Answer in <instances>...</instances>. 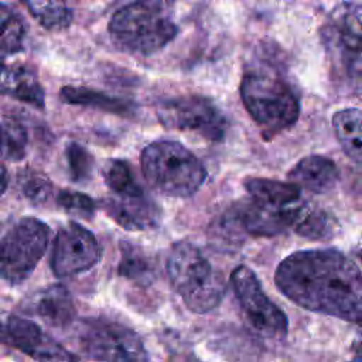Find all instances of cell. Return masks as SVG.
I'll return each instance as SVG.
<instances>
[{
    "label": "cell",
    "mask_w": 362,
    "mask_h": 362,
    "mask_svg": "<svg viewBox=\"0 0 362 362\" xmlns=\"http://www.w3.org/2000/svg\"><path fill=\"white\" fill-rule=\"evenodd\" d=\"M27 141V130L20 122L14 119H6L0 123V154L4 160H23L25 156Z\"/></svg>",
    "instance_id": "d4e9b609"
},
{
    "label": "cell",
    "mask_w": 362,
    "mask_h": 362,
    "mask_svg": "<svg viewBox=\"0 0 362 362\" xmlns=\"http://www.w3.org/2000/svg\"><path fill=\"white\" fill-rule=\"evenodd\" d=\"M66 160L69 175L74 182H83L89 180L93 170V157L92 154L81 144L72 141L66 146Z\"/></svg>",
    "instance_id": "4316f807"
},
{
    "label": "cell",
    "mask_w": 362,
    "mask_h": 362,
    "mask_svg": "<svg viewBox=\"0 0 362 362\" xmlns=\"http://www.w3.org/2000/svg\"><path fill=\"white\" fill-rule=\"evenodd\" d=\"M240 98L267 140L290 129L300 116L298 98L290 85L274 74H245L240 82Z\"/></svg>",
    "instance_id": "8992f818"
},
{
    "label": "cell",
    "mask_w": 362,
    "mask_h": 362,
    "mask_svg": "<svg viewBox=\"0 0 362 362\" xmlns=\"http://www.w3.org/2000/svg\"><path fill=\"white\" fill-rule=\"evenodd\" d=\"M337 229L335 219L324 209L303 202L293 230L308 239H329Z\"/></svg>",
    "instance_id": "603a6c76"
},
{
    "label": "cell",
    "mask_w": 362,
    "mask_h": 362,
    "mask_svg": "<svg viewBox=\"0 0 362 362\" xmlns=\"http://www.w3.org/2000/svg\"><path fill=\"white\" fill-rule=\"evenodd\" d=\"M332 127L345 154L362 164V112L355 107L338 110L332 116Z\"/></svg>",
    "instance_id": "ffe728a7"
},
{
    "label": "cell",
    "mask_w": 362,
    "mask_h": 362,
    "mask_svg": "<svg viewBox=\"0 0 362 362\" xmlns=\"http://www.w3.org/2000/svg\"><path fill=\"white\" fill-rule=\"evenodd\" d=\"M322 44L334 78L346 89L362 90V6L339 3L327 17Z\"/></svg>",
    "instance_id": "5b68a950"
},
{
    "label": "cell",
    "mask_w": 362,
    "mask_h": 362,
    "mask_svg": "<svg viewBox=\"0 0 362 362\" xmlns=\"http://www.w3.org/2000/svg\"><path fill=\"white\" fill-rule=\"evenodd\" d=\"M59 98L68 105L96 107L120 116H130L134 110V105L126 99L110 96L105 92H99L85 86H64L59 90Z\"/></svg>",
    "instance_id": "ac0fdd59"
},
{
    "label": "cell",
    "mask_w": 362,
    "mask_h": 362,
    "mask_svg": "<svg viewBox=\"0 0 362 362\" xmlns=\"http://www.w3.org/2000/svg\"><path fill=\"white\" fill-rule=\"evenodd\" d=\"M245 188L250 199L273 206L284 208L301 201V188L291 182L250 177L245 181Z\"/></svg>",
    "instance_id": "d6986e66"
},
{
    "label": "cell",
    "mask_w": 362,
    "mask_h": 362,
    "mask_svg": "<svg viewBox=\"0 0 362 362\" xmlns=\"http://www.w3.org/2000/svg\"><path fill=\"white\" fill-rule=\"evenodd\" d=\"M21 191L23 195L31 201L33 204H44L51 192H52V184L48 180L47 175L37 173V171H28L24 173L23 177H20Z\"/></svg>",
    "instance_id": "83f0119b"
},
{
    "label": "cell",
    "mask_w": 362,
    "mask_h": 362,
    "mask_svg": "<svg viewBox=\"0 0 362 362\" xmlns=\"http://www.w3.org/2000/svg\"><path fill=\"white\" fill-rule=\"evenodd\" d=\"M175 0H133L110 18L107 30L120 49L150 55L163 49L177 35L173 20Z\"/></svg>",
    "instance_id": "7a4b0ae2"
},
{
    "label": "cell",
    "mask_w": 362,
    "mask_h": 362,
    "mask_svg": "<svg viewBox=\"0 0 362 362\" xmlns=\"http://www.w3.org/2000/svg\"><path fill=\"white\" fill-rule=\"evenodd\" d=\"M25 33V24L20 14L0 3V52H20L24 48Z\"/></svg>",
    "instance_id": "cb8c5ba5"
},
{
    "label": "cell",
    "mask_w": 362,
    "mask_h": 362,
    "mask_svg": "<svg viewBox=\"0 0 362 362\" xmlns=\"http://www.w3.org/2000/svg\"><path fill=\"white\" fill-rule=\"evenodd\" d=\"M49 242V228L37 218H23L0 236V280L20 284L42 259Z\"/></svg>",
    "instance_id": "52a82bcc"
},
{
    "label": "cell",
    "mask_w": 362,
    "mask_h": 362,
    "mask_svg": "<svg viewBox=\"0 0 362 362\" xmlns=\"http://www.w3.org/2000/svg\"><path fill=\"white\" fill-rule=\"evenodd\" d=\"M163 126L175 130H189L201 137L219 141L225 137L228 122L219 107L201 95L177 96L164 100L157 107Z\"/></svg>",
    "instance_id": "30bf717a"
},
{
    "label": "cell",
    "mask_w": 362,
    "mask_h": 362,
    "mask_svg": "<svg viewBox=\"0 0 362 362\" xmlns=\"http://www.w3.org/2000/svg\"><path fill=\"white\" fill-rule=\"evenodd\" d=\"M140 165L148 185L167 197H191L206 180L204 164L187 147L173 140H158L144 147Z\"/></svg>",
    "instance_id": "277c9868"
},
{
    "label": "cell",
    "mask_w": 362,
    "mask_h": 362,
    "mask_svg": "<svg viewBox=\"0 0 362 362\" xmlns=\"http://www.w3.org/2000/svg\"><path fill=\"white\" fill-rule=\"evenodd\" d=\"M0 335L35 362H76V358L68 349L28 318L10 315Z\"/></svg>",
    "instance_id": "7c38bea8"
},
{
    "label": "cell",
    "mask_w": 362,
    "mask_h": 362,
    "mask_svg": "<svg viewBox=\"0 0 362 362\" xmlns=\"http://www.w3.org/2000/svg\"><path fill=\"white\" fill-rule=\"evenodd\" d=\"M81 344L85 352L99 362H150L140 337L117 321H85Z\"/></svg>",
    "instance_id": "9c48e42d"
},
{
    "label": "cell",
    "mask_w": 362,
    "mask_h": 362,
    "mask_svg": "<svg viewBox=\"0 0 362 362\" xmlns=\"http://www.w3.org/2000/svg\"><path fill=\"white\" fill-rule=\"evenodd\" d=\"M100 256L102 247L96 236L72 221L58 230L49 266L57 277L65 279L90 270L99 263Z\"/></svg>",
    "instance_id": "8fae6325"
},
{
    "label": "cell",
    "mask_w": 362,
    "mask_h": 362,
    "mask_svg": "<svg viewBox=\"0 0 362 362\" xmlns=\"http://www.w3.org/2000/svg\"><path fill=\"white\" fill-rule=\"evenodd\" d=\"M103 178L115 195H139L144 192L134 180L129 164L123 160H110L103 170Z\"/></svg>",
    "instance_id": "484cf974"
},
{
    "label": "cell",
    "mask_w": 362,
    "mask_h": 362,
    "mask_svg": "<svg viewBox=\"0 0 362 362\" xmlns=\"http://www.w3.org/2000/svg\"><path fill=\"white\" fill-rule=\"evenodd\" d=\"M106 214L127 230H148L161 221L160 206L146 194L115 195L103 202Z\"/></svg>",
    "instance_id": "5bb4252c"
},
{
    "label": "cell",
    "mask_w": 362,
    "mask_h": 362,
    "mask_svg": "<svg viewBox=\"0 0 362 362\" xmlns=\"http://www.w3.org/2000/svg\"><path fill=\"white\" fill-rule=\"evenodd\" d=\"M235 297L256 332L272 339H284L288 320L263 290L257 276L245 264L236 266L230 274Z\"/></svg>",
    "instance_id": "ba28073f"
},
{
    "label": "cell",
    "mask_w": 362,
    "mask_h": 362,
    "mask_svg": "<svg viewBox=\"0 0 362 362\" xmlns=\"http://www.w3.org/2000/svg\"><path fill=\"white\" fill-rule=\"evenodd\" d=\"M303 201L291 206H273L250 199L240 204L232 212V221L252 236H276L287 229H293Z\"/></svg>",
    "instance_id": "4fadbf2b"
},
{
    "label": "cell",
    "mask_w": 362,
    "mask_h": 362,
    "mask_svg": "<svg viewBox=\"0 0 362 362\" xmlns=\"http://www.w3.org/2000/svg\"><path fill=\"white\" fill-rule=\"evenodd\" d=\"M274 283L301 308L362 325V272L339 250L294 252L279 263Z\"/></svg>",
    "instance_id": "6da1fadb"
},
{
    "label": "cell",
    "mask_w": 362,
    "mask_h": 362,
    "mask_svg": "<svg viewBox=\"0 0 362 362\" xmlns=\"http://www.w3.org/2000/svg\"><path fill=\"white\" fill-rule=\"evenodd\" d=\"M57 202L68 214L83 219H90L96 209L93 199L78 191H61L57 197Z\"/></svg>",
    "instance_id": "f1b7e54d"
},
{
    "label": "cell",
    "mask_w": 362,
    "mask_h": 362,
    "mask_svg": "<svg viewBox=\"0 0 362 362\" xmlns=\"http://www.w3.org/2000/svg\"><path fill=\"white\" fill-rule=\"evenodd\" d=\"M0 93L28 103L37 109L44 107V89L34 71L24 65L7 66L0 55Z\"/></svg>",
    "instance_id": "2e32d148"
},
{
    "label": "cell",
    "mask_w": 362,
    "mask_h": 362,
    "mask_svg": "<svg viewBox=\"0 0 362 362\" xmlns=\"http://www.w3.org/2000/svg\"><path fill=\"white\" fill-rule=\"evenodd\" d=\"M8 185V173L3 164H0V197L4 194Z\"/></svg>",
    "instance_id": "4dcf8cb0"
},
{
    "label": "cell",
    "mask_w": 362,
    "mask_h": 362,
    "mask_svg": "<svg viewBox=\"0 0 362 362\" xmlns=\"http://www.w3.org/2000/svg\"><path fill=\"white\" fill-rule=\"evenodd\" d=\"M291 184L315 194H325L334 189L339 180L337 164L324 156L311 154L301 158L287 174Z\"/></svg>",
    "instance_id": "9a60e30c"
},
{
    "label": "cell",
    "mask_w": 362,
    "mask_h": 362,
    "mask_svg": "<svg viewBox=\"0 0 362 362\" xmlns=\"http://www.w3.org/2000/svg\"><path fill=\"white\" fill-rule=\"evenodd\" d=\"M349 362H362V329L356 332L349 345Z\"/></svg>",
    "instance_id": "f546056e"
},
{
    "label": "cell",
    "mask_w": 362,
    "mask_h": 362,
    "mask_svg": "<svg viewBox=\"0 0 362 362\" xmlns=\"http://www.w3.org/2000/svg\"><path fill=\"white\" fill-rule=\"evenodd\" d=\"M33 313L47 324L65 328L76 317V308L69 290L62 284H52L33 297Z\"/></svg>",
    "instance_id": "e0dca14e"
},
{
    "label": "cell",
    "mask_w": 362,
    "mask_h": 362,
    "mask_svg": "<svg viewBox=\"0 0 362 362\" xmlns=\"http://www.w3.org/2000/svg\"><path fill=\"white\" fill-rule=\"evenodd\" d=\"M167 274L185 307L195 314L216 308L226 294V283L204 253L192 243L173 245L167 257Z\"/></svg>",
    "instance_id": "3957f363"
},
{
    "label": "cell",
    "mask_w": 362,
    "mask_h": 362,
    "mask_svg": "<svg viewBox=\"0 0 362 362\" xmlns=\"http://www.w3.org/2000/svg\"><path fill=\"white\" fill-rule=\"evenodd\" d=\"M119 276L140 286H148L154 280V267L148 256L130 242H120Z\"/></svg>",
    "instance_id": "44dd1931"
},
{
    "label": "cell",
    "mask_w": 362,
    "mask_h": 362,
    "mask_svg": "<svg viewBox=\"0 0 362 362\" xmlns=\"http://www.w3.org/2000/svg\"><path fill=\"white\" fill-rule=\"evenodd\" d=\"M37 21L48 30L66 28L74 17L76 0H21Z\"/></svg>",
    "instance_id": "7402d4cb"
}]
</instances>
